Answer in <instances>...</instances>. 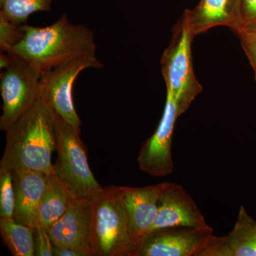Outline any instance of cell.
<instances>
[{
    "label": "cell",
    "instance_id": "obj_21",
    "mask_svg": "<svg viewBox=\"0 0 256 256\" xmlns=\"http://www.w3.org/2000/svg\"><path fill=\"white\" fill-rule=\"evenodd\" d=\"M235 32L240 38L242 50L254 69L256 80V30L242 28Z\"/></svg>",
    "mask_w": 256,
    "mask_h": 256
},
{
    "label": "cell",
    "instance_id": "obj_22",
    "mask_svg": "<svg viewBox=\"0 0 256 256\" xmlns=\"http://www.w3.org/2000/svg\"><path fill=\"white\" fill-rule=\"evenodd\" d=\"M34 235L35 256H53L54 244L48 235V230L36 226L34 228Z\"/></svg>",
    "mask_w": 256,
    "mask_h": 256
},
{
    "label": "cell",
    "instance_id": "obj_7",
    "mask_svg": "<svg viewBox=\"0 0 256 256\" xmlns=\"http://www.w3.org/2000/svg\"><path fill=\"white\" fill-rule=\"evenodd\" d=\"M102 66L104 64L94 52L56 66L42 74V97L55 114L79 131L82 121L74 105V82L82 70Z\"/></svg>",
    "mask_w": 256,
    "mask_h": 256
},
{
    "label": "cell",
    "instance_id": "obj_2",
    "mask_svg": "<svg viewBox=\"0 0 256 256\" xmlns=\"http://www.w3.org/2000/svg\"><path fill=\"white\" fill-rule=\"evenodd\" d=\"M96 50L94 32L84 25L73 24L64 14L44 28L26 24L22 38L10 52L43 74L64 62L94 53Z\"/></svg>",
    "mask_w": 256,
    "mask_h": 256
},
{
    "label": "cell",
    "instance_id": "obj_9",
    "mask_svg": "<svg viewBox=\"0 0 256 256\" xmlns=\"http://www.w3.org/2000/svg\"><path fill=\"white\" fill-rule=\"evenodd\" d=\"M181 116L178 106L166 92L164 112L156 132L143 143L138 156L140 170L152 176H165L172 173V142L176 119Z\"/></svg>",
    "mask_w": 256,
    "mask_h": 256
},
{
    "label": "cell",
    "instance_id": "obj_23",
    "mask_svg": "<svg viewBox=\"0 0 256 256\" xmlns=\"http://www.w3.org/2000/svg\"><path fill=\"white\" fill-rule=\"evenodd\" d=\"M240 14L242 28L256 30V0H240Z\"/></svg>",
    "mask_w": 256,
    "mask_h": 256
},
{
    "label": "cell",
    "instance_id": "obj_16",
    "mask_svg": "<svg viewBox=\"0 0 256 256\" xmlns=\"http://www.w3.org/2000/svg\"><path fill=\"white\" fill-rule=\"evenodd\" d=\"M72 197L54 174L48 176L36 217V225L48 230L68 210Z\"/></svg>",
    "mask_w": 256,
    "mask_h": 256
},
{
    "label": "cell",
    "instance_id": "obj_15",
    "mask_svg": "<svg viewBox=\"0 0 256 256\" xmlns=\"http://www.w3.org/2000/svg\"><path fill=\"white\" fill-rule=\"evenodd\" d=\"M200 256H256V220L240 206L233 230L226 236L212 235Z\"/></svg>",
    "mask_w": 256,
    "mask_h": 256
},
{
    "label": "cell",
    "instance_id": "obj_8",
    "mask_svg": "<svg viewBox=\"0 0 256 256\" xmlns=\"http://www.w3.org/2000/svg\"><path fill=\"white\" fill-rule=\"evenodd\" d=\"M212 235L210 226L156 229L141 239L130 256H198Z\"/></svg>",
    "mask_w": 256,
    "mask_h": 256
},
{
    "label": "cell",
    "instance_id": "obj_10",
    "mask_svg": "<svg viewBox=\"0 0 256 256\" xmlns=\"http://www.w3.org/2000/svg\"><path fill=\"white\" fill-rule=\"evenodd\" d=\"M178 226L206 228L210 225L196 202L182 185L164 182L158 202V215L150 232Z\"/></svg>",
    "mask_w": 256,
    "mask_h": 256
},
{
    "label": "cell",
    "instance_id": "obj_11",
    "mask_svg": "<svg viewBox=\"0 0 256 256\" xmlns=\"http://www.w3.org/2000/svg\"><path fill=\"white\" fill-rule=\"evenodd\" d=\"M164 186V182L141 188L118 186L134 247L150 232L156 222L158 202Z\"/></svg>",
    "mask_w": 256,
    "mask_h": 256
},
{
    "label": "cell",
    "instance_id": "obj_4",
    "mask_svg": "<svg viewBox=\"0 0 256 256\" xmlns=\"http://www.w3.org/2000/svg\"><path fill=\"white\" fill-rule=\"evenodd\" d=\"M80 132L55 114L57 158L53 174L68 190L72 198L92 200L102 188L89 166Z\"/></svg>",
    "mask_w": 256,
    "mask_h": 256
},
{
    "label": "cell",
    "instance_id": "obj_1",
    "mask_svg": "<svg viewBox=\"0 0 256 256\" xmlns=\"http://www.w3.org/2000/svg\"><path fill=\"white\" fill-rule=\"evenodd\" d=\"M0 170H28L54 174L52 153L56 149L55 112L40 94L30 110L6 131Z\"/></svg>",
    "mask_w": 256,
    "mask_h": 256
},
{
    "label": "cell",
    "instance_id": "obj_19",
    "mask_svg": "<svg viewBox=\"0 0 256 256\" xmlns=\"http://www.w3.org/2000/svg\"><path fill=\"white\" fill-rule=\"evenodd\" d=\"M14 207L12 173L8 170H0V218H13Z\"/></svg>",
    "mask_w": 256,
    "mask_h": 256
},
{
    "label": "cell",
    "instance_id": "obj_18",
    "mask_svg": "<svg viewBox=\"0 0 256 256\" xmlns=\"http://www.w3.org/2000/svg\"><path fill=\"white\" fill-rule=\"evenodd\" d=\"M54 0H0V14L14 22L24 24L30 15L48 12Z\"/></svg>",
    "mask_w": 256,
    "mask_h": 256
},
{
    "label": "cell",
    "instance_id": "obj_3",
    "mask_svg": "<svg viewBox=\"0 0 256 256\" xmlns=\"http://www.w3.org/2000/svg\"><path fill=\"white\" fill-rule=\"evenodd\" d=\"M92 246L95 256H130L134 248L118 186L102 188L92 200Z\"/></svg>",
    "mask_w": 256,
    "mask_h": 256
},
{
    "label": "cell",
    "instance_id": "obj_14",
    "mask_svg": "<svg viewBox=\"0 0 256 256\" xmlns=\"http://www.w3.org/2000/svg\"><path fill=\"white\" fill-rule=\"evenodd\" d=\"M15 192L13 218L18 223L34 228L37 213L46 190L48 175L28 170L12 171Z\"/></svg>",
    "mask_w": 256,
    "mask_h": 256
},
{
    "label": "cell",
    "instance_id": "obj_5",
    "mask_svg": "<svg viewBox=\"0 0 256 256\" xmlns=\"http://www.w3.org/2000/svg\"><path fill=\"white\" fill-rule=\"evenodd\" d=\"M0 129L6 131L40 97L42 72L12 52L0 54Z\"/></svg>",
    "mask_w": 256,
    "mask_h": 256
},
{
    "label": "cell",
    "instance_id": "obj_6",
    "mask_svg": "<svg viewBox=\"0 0 256 256\" xmlns=\"http://www.w3.org/2000/svg\"><path fill=\"white\" fill-rule=\"evenodd\" d=\"M194 37L182 18L175 26L172 41L161 58L166 92L172 96L181 116L203 90L194 72L192 55Z\"/></svg>",
    "mask_w": 256,
    "mask_h": 256
},
{
    "label": "cell",
    "instance_id": "obj_12",
    "mask_svg": "<svg viewBox=\"0 0 256 256\" xmlns=\"http://www.w3.org/2000/svg\"><path fill=\"white\" fill-rule=\"evenodd\" d=\"M48 232L54 246L82 248L94 252L92 246V200L72 198L66 212Z\"/></svg>",
    "mask_w": 256,
    "mask_h": 256
},
{
    "label": "cell",
    "instance_id": "obj_20",
    "mask_svg": "<svg viewBox=\"0 0 256 256\" xmlns=\"http://www.w3.org/2000/svg\"><path fill=\"white\" fill-rule=\"evenodd\" d=\"M24 24L14 22L0 14V50L1 53L10 52L18 44L24 34Z\"/></svg>",
    "mask_w": 256,
    "mask_h": 256
},
{
    "label": "cell",
    "instance_id": "obj_17",
    "mask_svg": "<svg viewBox=\"0 0 256 256\" xmlns=\"http://www.w3.org/2000/svg\"><path fill=\"white\" fill-rule=\"evenodd\" d=\"M0 234L3 242L14 256H35L34 228L13 218H0Z\"/></svg>",
    "mask_w": 256,
    "mask_h": 256
},
{
    "label": "cell",
    "instance_id": "obj_13",
    "mask_svg": "<svg viewBox=\"0 0 256 256\" xmlns=\"http://www.w3.org/2000/svg\"><path fill=\"white\" fill-rule=\"evenodd\" d=\"M182 18L194 36L218 26L236 32L242 28L240 0H200L193 10H186Z\"/></svg>",
    "mask_w": 256,
    "mask_h": 256
},
{
    "label": "cell",
    "instance_id": "obj_24",
    "mask_svg": "<svg viewBox=\"0 0 256 256\" xmlns=\"http://www.w3.org/2000/svg\"><path fill=\"white\" fill-rule=\"evenodd\" d=\"M54 256H95L94 252L88 249L74 246H54Z\"/></svg>",
    "mask_w": 256,
    "mask_h": 256
}]
</instances>
